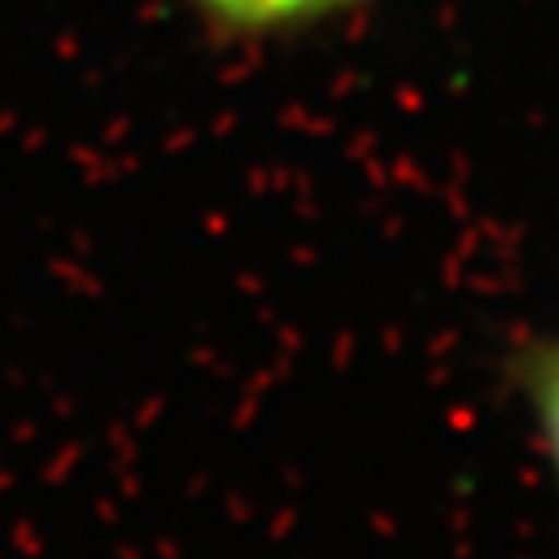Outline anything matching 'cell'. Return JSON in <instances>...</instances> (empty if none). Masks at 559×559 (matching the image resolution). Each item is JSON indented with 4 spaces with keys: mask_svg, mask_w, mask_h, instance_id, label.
Returning <instances> with one entry per match:
<instances>
[{
    "mask_svg": "<svg viewBox=\"0 0 559 559\" xmlns=\"http://www.w3.org/2000/svg\"><path fill=\"white\" fill-rule=\"evenodd\" d=\"M194 9L229 35H288L326 24L358 0H191Z\"/></svg>",
    "mask_w": 559,
    "mask_h": 559,
    "instance_id": "6da1fadb",
    "label": "cell"
},
{
    "mask_svg": "<svg viewBox=\"0 0 559 559\" xmlns=\"http://www.w3.org/2000/svg\"><path fill=\"white\" fill-rule=\"evenodd\" d=\"M524 389H528L536 431H540V443L548 451V463L559 481V342H548L528 358Z\"/></svg>",
    "mask_w": 559,
    "mask_h": 559,
    "instance_id": "7a4b0ae2",
    "label": "cell"
}]
</instances>
